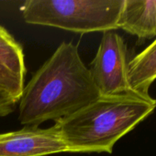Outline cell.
<instances>
[{
  "label": "cell",
  "instance_id": "7a4b0ae2",
  "mask_svg": "<svg viewBox=\"0 0 156 156\" xmlns=\"http://www.w3.org/2000/svg\"><path fill=\"white\" fill-rule=\"evenodd\" d=\"M156 100L135 93L100 95L53 125L68 153L112 154L116 143L152 114Z\"/></svg>",
  "mask_w": 156,
  "mask_h": 156
},
{
  "label": "cell",
  "instance_id": "3957f363",
  "mask_svg": "<svg viewBox=\"0 0 156 156\" xmlns=\"http://www.w3.org/2000/svg\"><path fill=\"white\" fill-rule=\"evenodd\" d=\"M124 0H29L22 17L30 25L56 27L75 33L119 29Z\"/></svg>",
  "mask_w": 156,
  "mask_h": 156
},
{
  "label": "cell",
  "instance_id": "52a82bcc",
  "mask_svg": "<svg viewBox=\"0 0 156 156\" xmlns=\"http://www.w3.org/2000/svg\"><path fill=\"white\" fill-rule=\"evenodd\" d=\"M120 28L140 42L156 37V0H124Z\"/></svg>",
  "mask_w": 156,
  "mask_h": 156
},
{
  "label": "cell",
  "instance_id": "ba28073f",
  "mask_svg": "<svg viewBox=\"0 0 156 156\" xmlns=\"http://www.w3.org/2000/svg\"><path fill=\"white\" fill-rule=\"evenodd\" d=\"M156 80V38L129 61V82L138 95L151 97L149 89Z\"/></svg>",
  "mask_w": 156,
  "mask_h": 156
},
{
  "label": "cell",
  "instance_id": "277c9868",
  "mask_svg": "<svg viewBox=\"0 0 156 156\" xmlns=\"http://www.w3.org/2000/svg\"><path fill=\"white\" fill-rule=\"evenodd\" d=\"M129 61L122 37L115 31L104 32L89 69L100 95L135 93L129 82Z\"/></svg>",
  "mask_w": 156,
  "mask_h": 156
},
{
  "label": "cell",
  "instance_id": "6da1fadb",
  "mask_svg": "<svg viewBox=\"0 0 156 156\" xmlns=\"http://www.w3.org/2000/svg\"><path fill=\"white\" fill-rule=\"evenodd\" d=\"M99 96L77 46L62 42L24 86L18 101V121L26 127L57 122Z\"/></svg>",
  "mask_w": 156,
  "mask_h": 156
},
{
  "label": "cell",
  "instance_id": "8992f818",
  "mask_svg": "<svg viewBox=\"0 0 156 156\" xmlns=\"http://www.w3.org/2000/svg\"><path fill=\"white\" fill-rule=\"evenodd\" d=\"M24 53L10 35L0 36V91L19 101L26 77Z\"/></svg>",
  "mask_w": 156,
  "mask_h": 156
},
{
  "label": "cell",
  "instance_id": "30bf717a",
  "mask_svg": "<svg viewBox=\"0 0 156 156\" xmlns=\"http://www.w3.org/2000/svg\"><path fill=\"white\" fill-rule=\"evenodd\" d=\"M7 34H9L8 31L5 27L0 26V36H4V35H7Z\"/></svg>",
  "mask_w": 156,
  "mask_h": 156
},
{
  "label": "cell",
  "instance_id": "5b68a950",
  "mask_svg": "<svg viewBox=\"0 0 156 156\" xmlns=\"http://www.w3.org/2000/svg\"><path fill=\"white\" fill-rule=\"evenodd\" d=\"M60 153L68 152L54 126L25 127L0 133V156H46Z\"/></svg>",
  "mask_w": 156,
  "mask_h": 156
},
{
  "label": "cell",
  "instance_id": "9c48e42d",
  "mask_svg": "<svg viewBox=\"0 0 156 156\" xmlns=\"http://www.w3.org/2000/svg\"><path fill=\"white\" fill-rule=\"evenodd\" d=\"M17 102V101L9 95L0 91V117L6 116L13 112Z\"/></svg>",
  "mask_w": 156,
  "mask_h": 156
}]
</instances>
